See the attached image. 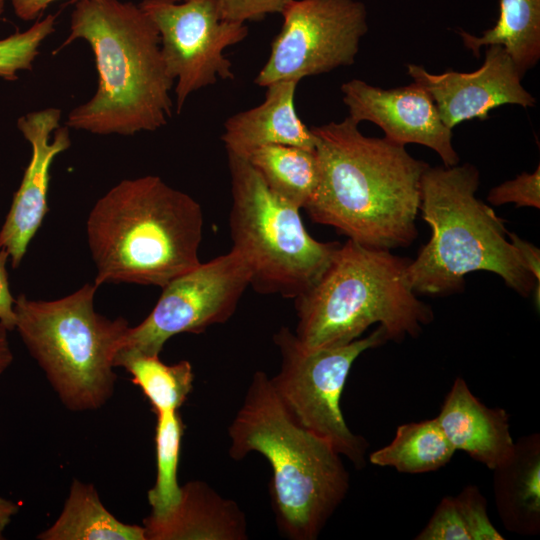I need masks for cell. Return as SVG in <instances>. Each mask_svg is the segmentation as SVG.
<instances>
[{
    "label": "cell",
    "instance_id": "28",
    "mask_svg": "<svg viewBox=\"0 0 540 540\" xmlns=\"http://www.w3.org/2000/svg\"><path fill=\"white\" fill-rule=\"evenodd\" d=\"M487 201L493 206L514 203L517 207L540 208V165L532 172H523L512 180L493 187Z\"/></svg>",
    "mask_w": 540,
    "mask_h": 540
},
{
    "label": "cell",
    "instance_id": "25",
    "mask_svg": "<svg viewBox=\"0 0 540 540\" xmlns=\"http://www.w3.org/2000/svg\"><path fill=\"white\" fill-rule=\"evenodd\" d=\"M179 409L156 411V481L148 491L151 515L163 516L178 503L181 486L178 484L177 469L183 435V423Z\"/></svg>",
    "mask_w": 540,
    "mask_h": 540
},
{
    "label": "cell",
    "instance_id": "30",
    "mask_svg": "<svg viewBox=\"0 0 540 540\" xmlns=\"http://www.w3.org/2000/svg\"><path fill=\"white\" fill-rule=\"evenodd\" d=\"M222 18L239 23L257 21L283 11L290 0H216Z\"/></svg>",
    "mask_w": 540,
    "mask_h": 540
},
{
    "label": "cell",
    "instance_id": "36",
    "mask_svg": "<svg viewBox=\"0 0 540 540\" xmlns=\"http://www.w3.org/2000/svg\"><path fill=\"white\" fill-rule=\"evenodd\" d=\"M176 1H183V0H176Z\"/></svg>",
    "mask_w": 540,
    "mask_h": 540
},
{
    "label": "cell",
    "instance_id": "19",
    "mask_svg": "<svg viewBox=\"0 0 540 540\" xmlns=\"http://www.w3.org/2000/svg\"><path fill=\"white\" fill-rule=\"evenodd\" d=\"M495 506L506 530L521 535L540 531V435L514 442L511 456L493 469Z\"/></svg>",
    "mask_w": 540,
    "mask_h": 540
},
{
    "label": "cell",
    "instance_id": "27",
    "mask_svg": "<svg viewBox=\"0 0 540 540\" xmlns=\"http://www.w3.org/2000/svg\"><path fill=\"white\" fill-rule=\"evenodd\" d=\"M416 540H471L455 496L442 498Z\"/></svg>",
    "mask_w": 540,
    "mask_h": 540
},
{
    "label": "cell",
    "instance_id": "6",
    "mask_svg": "<svg viewBox=\"0 0 540 540\" xmlns=\"http://www.w3.org/2000/svg\"><path fill=\"white\" fill-rule=\"evenodd\" d=\"M410 260L350 239L339 244L318 280L295 298L298 340L310 349L346 345L376 323L388 341L417 338L434 312L406 281Z\"/></svg>",
    "mask_w": 540,
    "mask_h": 540
},
{
    "label": "cell",
    "instance_id": "11",
    "mask_svg": "<svg viewBox=\"0 0 540 540\" xmlns=\"http://www.w3.org/2000/svg\"><path fill=\"white\" fill-rule=\"evenodd\" d=\"M251 272L234 249L171 280L149 315L129 327L120 350L155 356L180 333H201L235 312ZM119 350V351H120Z\"/></svg>",
    "mask_w": 540,
    "mask_h": 540
},
{
    "label": "cell",
    "instance_id": "15",
    "mask_svg": "<svg viewBox=\"0 0 540 540\" xmlns=\"http://www.w3.org/2000/svg\"><path fill=\"white\" fill-rule=\"evenodd\" d=\"M61 110L55 107L30 112L17 127L31 145V158L10 210L0 229V249L17 268L48 211L50 169L57 155L71 145L67 126H60Z\"/></svg>",
    "mask_w": 540,
    "mask_h": 540
},
{
    "label": "cell",
    "instance_id": "1",
    "mask_svg": "<svg viewBox=\"0 0 540 540\" xmlns=\"http://www.w3.org/2000/svg\"><path fill=\"white\" fill-rule=\"evenodd\" d=\"M347 116L311 127L319 181L305 210L363 246L393 250L418 237L421 178L429 164L405 146L367 137Z\"/></svg>",
    "mask_w": 540,
    "mask_h": 540
},
{
    "label": "cell",
    "instance_id": "9",
    "mask_svg": "<svg viewBox=\"0 0 540 540\" xmlns=\"http://www.w3.org/2000/svg\"><path fill=\"white\" fill-rule=\"evenodd\" d=\"M273 340L281 354V367L270 381L289 414L330 442L356 468L364 467L368 442L348 428L340 399L353 363L364 351L388 341L385 330L378 326L349 344L317 349L305 347L287 327L280 328Z\"/></svg>",
    "mask_w": 540,
    "mask_h": 540
},
{
    "label": "cell",
    "instance_id": "3",
    "mask_svg": "<svg viewBox=\"0 0 540 540\" xmlns=\"http://www.w3.org/2000/svg\"><path fill=\"white\" fill-rule=\"evenodd\" d=\"M86 228L97 287L163 288L200 263L202 209L158 176L125 179L112 187L94 204Z\"/></svg>",
    "mask_w": 540,
    "mask_h": 540
},
{
    "label": "cell",
    "instance_id": "29",
    "mask_svg": "<svg viewBox=\"0 0 540 540\" xmlns=\"http://www.w3.org/2000/svg\"><path fill=\"white\" fill-rule=\"evenodd\" d=\"M471 540H503L492 525L486 499L476 486H467L455 496Z\"/></svg>",
    "mask_w": 540,
    "mask_h": 540
},
{
    "label": "cell",
    "instance_id": "23",
    "mask_svg": "<svg viewBox=\"0 0 540 540\" xmlns=\"http://www.w3.org/2000/svg\"><path fill=\"white\" fill-rule=\"evenodd\" d=\"M455 449L436 418L399 425L395 437L386 446L369 455L373 465L393 467L398 472L419 474L445 466Z\"/></svg>",
    "mask_w": 540,
    "mask_h": 540
},
{
    "label": "cell",
    "instance_id": "24",
    "mask_svg": "<svg viewBox=\"0 0 540 540\" xmlns=\"http://www.w3.org/2000/svg\"><path fill=\"white\" fill-rule=\"evenodd\" d=\"M115 366L129 372L132 382L142 390L154 412L168 408L179 409L192 390L194 374L187 360L167 365L158 355L120 350Z\"/></svg>",
    "mask_w": 540,
    "mask_h": 540
},
{
    "label": "cell",
    "instance_id": "31",
    "mask_svg": "<svg viewBox=\"0 0 540 540\" xmlns=\"http://www.w3.org/2000/svg\"><path fill=\"white\" fill-rule=\"evenodd\" d=\"M8 259V252L0 249V322L11 331L15 329L16 315L15 298L10 291L6 269Z\"/></svg>",
    "mask_w": 540,
    "mask_h": 540
},
{
    "label": "cell",
    "instance_id": "16",
    "mask_svg": "<svg viewBox=\"0 0 540 540\" xmlns=\"http://www.w3.org/2000/svg\"><path fill=\"white\" fill-rule=\"evenodd\" d=\"M436 420L455 451L466 452L491 470L514 450L506 410L487 407L461 377L455 379Z\"/></svg>",
    "mask_w": 540,
    "mask_h": 540
},
{
    "label": "cell",
    "instance_id": "35",
    "mask_svg": "<svg viewBox=\"0 0 540 540\" xmlns=\"http://www.w3.org/2000/svg\"><path fill=\"white\" fill-rule=\"evenodd\" d=\"M8 331L0 322V377L13 361V353L7 335Z\"/></svg>",
    "mask_w": 540,
    "mask_h": 540
},
{
    "label": "cell",
    "instance_id": "21",
    "mask_svg": "<svg viewBox=\"0 0 540 540\" xmlns=\"http://www.w3.org/2000/svg\"><path fill=\"white\" fill-rule=\"evenodd\" d=\"M497 23L482 36L458 30L463 44L478 56L480 48L501 45L523 78L540 59V0H500Z\"/></svg>",
    "mask_w": 540,
    "mask_h": 540
},
{
    "label": "cell",
    "instance_id": "2",
    "mask_svg": "<svg viewBox=\"0 0 540 540\" xmlns=\"http://www.w3.org/2000/svg\"><path fill=\"white\" fill-rule=\"evenodd\" d=\"M85 40L94 54L98 86L75 107L67 127L99 135L155 131L172 116L160 36L149 16L131 2L78 0L62 47Z\"/></svg>",
    "mask_w": 540,
    "mask_h": 540
},
{
    "label": "cell",
    "instance_id": "14",
    "mask_svg": "<svg viewBox=\"0 0 540 540\" xmlns=\"http://www.w3.org/2000/svg\"><path fill=\"white\" fill-rule=\"evenodd\" d=\"M349 117L357 123L370 121L395 144H420L434 150L443 166L459 163L452 145V129L441 120L433 100L418 83L382 89L360 79L341 86Z\"/></svg>",
    "mask_w": 540,
    "mask_h": 540
},
{
    "label": "cell",
    "instance_id": "8",
    "mask_svg": "<svg viewBox=\"0 0 540 540\" xmlns=\"http://www.w3.org/2000/svg\"><path fill=\"white\" fill-rule=\"evenodd\" d=\"M227 158L232 249L247 263L257 292L295 299L318 280L340 243L314 239L301 209L275 194L246 158Z\"/></svg>",
    "mask_w": 540,
    "mask_h": 540
},
{
    "label": "cell",
    "instance_id": "5",
    "mask_svg": "<svg viewBox=\"0 0 540 540\" xmlns=\"http://www.w3.org/2000/svg\"><path fill=\"white\" fill-rule=\"evenodd\" d=\"M480 172L471 163L428 168L421 178L419 213L431 228L429 241L406 268L416 295L462 292L465 276L486 271L498 275L522 297L540 289L511 243L504 221L476 196Z\"/></svg>",
    "mask_w": 540,
    "mask_h": 540
},
{
    "label": "cell",
    "instance_id": "34",
    "mask_svg": "<svg viewBox=\"0 0 540 540\" xmlns=\"http://www.w3.org/2000/svg\"><path fill=\"white\" fill-rule=\"evenodd\" d=\"M18 511L16 502L0 496V540L4 539V531Z\"/></svg>",
    "mask_w": 540,
    "mask_h": 540
},
{
    "label": "cell",
    "instance_id": "33",
    "mask_svg": "<svg viewBox=\"0 0 540 540\" xmlns=\"http://www.w3.org/2000/svg\"><path fill=\"white\" fill-rule=\"evenodd\" d=\"M9 1L15 14L24 21L38 18L47 6L56 0H6Z\"/></svg>",
    "mask_w": 540,
    "mask_h": 540
},
{
    "label": "cell",
    "instance_id": "22",
    "mask_svg": "<svg viewBox=\"0 0 540 540\" xmlns=\"http://www.w3.org/2000/svg\"><path fill=\"white\" fill-rule=\"evenodd\" d=\"M246 159L275 194L299 209L306 208L319 181L315 150L272 144L255 149Z\"/></svg>",
    "mask_w": 540,
    "mask_h": 540
},
{
    "label": "cell",
    "instance_id": "13",
    "mask_svg": "<svg viewBox=\"0 0 540 540\" xmlns=\"http://www.w3.org/2000/svg\"><path fill=\"white\" fill-rule=\"evenodd\" d=\"M407 73L428 92L441 120L450 129L466 120H484L492 109L504 104L525 108L536 104L501 45L487 46L484 63L474 72L449 69L433 74L422 66L408 64Z\"/></svg>",
    "mask_w": 540,
    "mask_h": 540
},
{
    "label": "cell",
    "instance_id": "18",
    "mask_svg": "<svg viewBox=\"0 0 540 540\" xmlns=\"http://www.w3.org/2000/svg\"><path fill=\"white\" fill-rule=\"evenodd\" d=\"M297 85L295 81L271 83L261 104L229 117L221 137L227 153L247 158L255 149L272 144L315 150V136L296 111Z\"/></svg>",
    "mask_w": 540,
    "mask_h": 540
},
{
    "label": "cell",
    "instance_id": "4",
    "mask_svg": "<svg viewBox=\"0 0 540 540\" xmlns=\"http://www.w3.org/2000/svg\"><path fill=\"white\" fill-rule=\"evenodd\" d=\"M228 434L231 458L258 452L268 460L279 531L292 540H315L349 490V474L333 445L293 419L263 371L253 375Z\"/></svg>",
    "mask_w": 540,
    "mask_h": 540
},
{
    "label": "cell",
    "instance_id": "17",
    "mask_svg": "<svg viewBox=\"0 0 540 540\" xmlns=\"http://www.w3.org/2000/svg\"><path fill=\"white\" fill-rule=\"evenodd\" d=\"M146 540H245L247 522L232 500L203 481L181 486L177 505L163 516L143 520Z\"/></svg>",
    "mask_w": 540,
    "mask_h": 540
},
{
    "label": "cell",
    "instance_id": "26",
    "mask_svg": "<svg viewBox=\"0 0 540 540\" xmlns=\"http://www.w3.org/2000/svg\"><path fill=\"white\" fill-rule=\"evenodd\" d=\"M6 0H0V15ZM55 16L47 15L23 32L0 39V78L13 81L18 72L30 70L41 43L54 31Z\"/></svg>",
    "mask_w": 540,
    "mask_h": 540
},
{
    "label": "cell",
    "instance_id": "20",
    "mask_svg": "<svg viewBox=\"0 0 540 540\" xmlns=\"http://www.w3.org/2000/svg\"><path fill=\"white\" fill-rule=\"evenodd\" d=\"M41 540H146L143 526L126 524L102 504L92 484L73 480L56 521L38 534Z\"/></svg>",
    "mask_w": 540,
    "mask_h": 540
},
{
    "label": "cell",
    "instance_id": "12",
    "mask_svg": "<svg viewBox=\"0 0 540 540\" xmlns=\"http://www.w3.org/2000/svg\"><path fill=\"white\" fill-rule=\"evenodd\" d=\"M158 30L166 70L176 81V110L195 91L234 78L225 49L248 36L245 23L222 18L216 0H143Z\"/></svg>",
    "mask_w": 540,
    "mask_h": 540
},
{
    "label": "cell",
    "instance_id": "32",
    "mask_svg": "<svg viewBox=\"0 0 540 540\" xmlns=\"http://www.w3.org/2000/svg\"><path fill=\"white\" fill-rule=\"evenodd\" d=\"M509 239L518 251L524 265L534 277L540 289V250L534 244L520 238L515 233H508Z\"/></svg>",
    "mask_w": 540,
    "mask_h": 540
},
{
    "label": "cell",
    "instance_id": "10",
    "mask_svg": "<svg viewBox=\"0 0 540 540\" xmlns=\"http://www.w3.org/2000/svg\"><path fill=\"white\" fill-rule=\"evenodd\" d=\"M283 24L254 83L300 82L352 65L368 31L367 10L357 0H290Z\"/></svg>",
    "mask_w": 540,
    "mask_h": 540
},
{
    "label": "cell",
    "instance_id": "7",
    "mask_svg": "<svg viewBox=\"0 0 540 540\" xmlns=\"http://www.w3.org/2000/svg\"><path fill=\"white\" fill-rule=\"evenodd\" d=\"M98 287L85 284L60 299L15 298V329L64 406L101 408L114 392L115 359L128 321L109 319L94 308Z\"/></svg>",
    "mask_w": 540,
    "mask_h": 540
}]
</instances>
